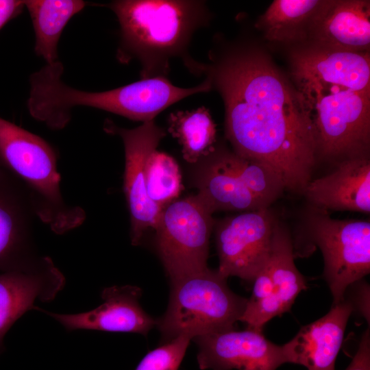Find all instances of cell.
<instances>
[{
	"label": "cell",
	"instance_id": "obj_1",
	"mask_svg": "<svg viewBox=\"0 0 370 370\" xmlns=\"http://www.w3.org/2000/svg\"><path fill=\"white\" fill-rule=\"evenodd\" d=\"M193 74L220 93L225 131L236 155L262 162L282 177L285 189L304 195L312 180L317 143L299 92L261 53L236 47L212 49Z\"/></svg>",
	"mask_w": 370,
	"mask_h": 370
},
{
	"label": "cell",
	"instance_id": "obj_2",
	"mask_svg": "<svg viewBox=\"0 0 370 370\" xmlns=\"http://www.w3.org/2000/svg\"><path fill=\"white\" fill-rule=\"evenodd\" d=\"M105 6L120 26L116 59L139 63L141 79L167 77L176 58L189 71L195 61L188 51L192 38L212 18L204 1L116 0Z\"/></svg>",
	"mask_w": 370,
	"mask_h": 370
},
{
	"label": "cell",
	"instance_id": "obj_3",
	"mask_svg": "<svg viewBox=\"0 0 370 370\" xmlns=\"http://www.w3.org/2000/svg\"><path fill=\"white\" fill-rule=\"evenodd\" d=\"M63 71L58 60L47 64L29 78V112L53 130H62L69 123L74 107L94 108L145 123L154 121L160 112L184 98L211 90L205 79L195 86L182 88L167 77H156L108 90L90 92L66 84L61 79Z\"/></svg>",
	"mask_w": 370,
	"mask_h": 370
},
{
	"label": "cell",
	"instance_id": "obj_4",
	"mask_svg": "<svg viewBox=\"0 0 370 370\" xmlns=\"http://www.w3.org/2000/svg\"><path fill=\"white\" fill-rule=\"evenodd\" d=\"M58 158L45 139L0 117V169L17 182L34 216L62 235L82 225L86 214L64 199Z\"/></svg>",
	"mask_w": 370,
	"mask_h": 370
},
{
	"label": "cell",
	"instance_id": "obj_5",
	"mask_svg": "<svg viewBox=\"0 0 370 370\" xmlns=\"http://www.w3.org/2000/svg\"><path fill=\"white\" fill-rule=\"evenodd\" d=\"M314 125L317 155L337 164L367 157L370 90L312 77H293Z\"/></svg>",
	"mask_w": 370,
	"mask_h": 370
},
{
	"label": "cell",
	"instance_id": "obj_6",
	"mask_svg": "<svg viewBox=\"0 0 370 370\" xmlns=\"http://www.w3.org/2000/svg\"><path fill=\"white\" fill-rule=\"evenodd\" d=\"M227 279L218 270L207 267L171 280L168 308L156 324L164 341L233 329L247 299L233 293Z\"/></svg>",
	"mask_w": 370,
	"mask_h": 370
},
{
	"label": "cell",
	"instance_id": "obj_7",
	"mask_svg": "<svg viewBox=\"0 0 370 370\" xmlns=\"http://www.w3.org/2000/svg\"><path fill=\"white\" fill-rule=\"evenodd\" d=\"M305 223L312 241L321 249L323 276L333 305L345 299L348 287L370 271V222L332 218L328 212L310 206Z\"/></svg>",
	"mask_w": 370,
	"mask_h": 370
},
{
	"label": "cell",
	"instance_id": "obj_8",
	"mask_svg": "<svg viewBox=\"0 0 370 370\" xmlns=\"http://www.w3.org/2000/svg\"><path fill=\"white\" fill-rule=\"evenodd\" d=\"M212 214L197 194L163 208L155 230L156 247L171 281L208 267Z\"/></svg>",
	"mask_w": 370,
	"mask_h": 370
},
{
	"label": "cell",
	"instance_id": "obj_9",
	"mask_svg": "<svg viewBox=\"0 0 370 370\" xmlns=\"http://www.w3.org/2000/svg\"><path fill=\"white\" fill-rule=\"evenodd\" d=\"M275 219L267 208L215 221L218 271L253 282L269 262Z\"/></svg>",
	"mask_w": 370,
	"mask_h": 370
},
{
	"label": "cell",
	"instance_id": "obj_10",
	"mask_svg": "<svg viewBox=\"0 0 370 370\" xmlns=\"http://www.w3.org/2000/svg\"><path fill=\"white\" fill-rule=\"evenodd\" d=\"M103 130L108 134L119 136L123 143V191L130 212L131 243L136 246L140 244L147 230L156 229L163 210L147 195L145 167L149 156L157 149L166 132L154 121L127 129L106 120Z\"/></svg>",
	"mask_w": 370,
	"mask_h": 370
},
{
	"label": "cell",
	"instance_id": "obj_11",
	"mask_svg": "<svg viewBox=\"0 0 370 370\" xmlns=\"http://www.w3.org/2000/svg\"><path fill=\"white\" fill-rule=\"evenodd\" d=\"M201 369L276 370L290 362L284 345L269 341L262 331L234 329L193 338Z\"/></svg>",
	"mask_w": 370,
	"mask_h": 370
},
{
	"label": "cell",
	"instance_id": "obj_12",
	"mask_svg": "<svg viewBox=\"0 0 370 370\" xmlns=\"http://www.w3.org/2000/svg\"><path fill=\"white\" fill-rule=\"evenodd\" d=\"M65 278L48 256H37L25 265L0 271V356L4 337L37 301H51L63 289Z\"/></svg>",
	"mask_w": 370,
	"mask_h": 370
},
{
	"label": "cell",
	"instance_id": "obj_13",
	"mask_svg": "<svg viewBox=\"0 0 370 370\" xmlns=\"http://www.w3.org/2000/svg\"><path fill=\"white\" fill-rule=\"evenodd\" d=\"M142 290L135 286H113L101 293L102 304L90 311L77 314L42 312L60 323L66 330H99L112 332H130L147 335L156 324L139 304Z\"/></svg>",
	"mask_w": 370,
	"mask_h": 370
},
{
	"label": "cell",
	"instance_id": "obj_14",
	"mask_svg": "<svg viewBox=\"0 0 370 370\" xmlns=\"http://www.w3.org/2000/svg\"><path fill=\"white\" fill-rule=\"evenodd\" d=\"M273 290L264 301L245 308L240 319L247 328L262 331L272 318L288 311L301 291L306 289L304 278L294 262L291 235L285 225L276 218L269 261Z\"/></svg>",
	"mask_w": 370,
	"mask_h": 370
},
{
	"label": "cell",
	"instance_id": "obj_15",
	"mask_svg": "<svg viewBox=\"0 0 370 370\" xmlns=\"http://www.w3.org/2000/svg\"><path fill=\"white\" fill-rule=\"evenodd\" d=\"M332 173L312 180L304 195L310 206L325 210L370 212V161L345 160Z\"/></svg>",
	"mask_w": 370,
	"mask_h": 370
},
{
	"label": "cell",
	"instance_id": "obj_16",
	"mask_svg": "<svg viewBox=\"0 0 370 370\" xmlns=\"http://www.w3.org/2000/svg\"><path fill=\"white\" fill-rule=\"evenodd\" d=\"M354 310L352 302L345 299L334 304L323 317L301 327L284 345L290 362L301 365L308 370H335L345 328Z\"/></svg>",
	"mask_w": 370,
	"mask_h": 370
},
{
	"label": "cell",
	"instance_id": "obj_17",
	"mask_svg": "<svg viewBox=\"0 0 370 370\" xmlns=\"http://www.w3.org/2000/svg\"><path fill=\"white\" fill-rule=\"evenodd\" d=\"M33 217L17 182L0 169V271L21 267L38 256L33 244Z\"/></svg>",
	"mask_w": 370,
	"mask_h": 370
},
{
	"label": "cell",
	"instance_id": "obj_18",
	"mask_svg": "<svg viewBox=\"0 0 370 370\" xmlns=\"http://www.w3.org/2000/svg\"><path fill=\"white\" fill-rule=\"evenodd\" d=\"M318 46L369 52L370 3L363 0L325 1L310 27Z\"/></svg>",
	"mask_w": 370,
	"mask_h": 370
},
{
	"label": "cell",
	"instance_id": "obj_19",
	"mask_svg": "<svg viewBox=\"0 0 370 370\" xmlns=\"http://www.w3.org/2000/svg\"><path fill=\"white\" fill-rule=\"evenodd\" d=\"M292 75L370 90L369 53L318 45L301 49L292 56Z\"/></svg>",
	"mask_w": 370,
	"mask_h": 370
},
{
	"label": "cell",
	"instance_id": "obj_20",
	"mask_svg": "<svg viewBox=\"0 0 370 370\" xmlns=\"http://www.w3.org/2000/svg\"><path fill=\"white\" fill-rule=\"evenodd\" d=\"M195 180L197 195L214 213L217 211L248 212L269 208L251 192L228 167L221 150L214 151L200 161Z\"/></svg>",
	"mask_w": 370,
	"mask_h": 370
},
{
	"label": "cell",
	"instance_id": "obj_21",
	"mask_svg": "<svg viewBox=\"0 0 370 370\" xmlns=\"http://www.w3.org/2000/svg\"><path fill=\"white\" fill-rule=\"evenodd\" d=\"M86 5L81 0L24 1L35 33V53L47 64L58 60V46L61 34L69 20Z\"/></svg>",
	"mask_w": 370,
	"mask_h": 370
},
{
	"label": "cell",
	"instance_id": "obj_22",
	"mask_svg": "<svg viewBox=\"0 0 370 370\" xmlns=\"http://www.w3.org/2000/svg\"><path fill=\"white\" fill-rule=\"evenodd\" d=\"M321 0H275L256 23L267 39L290 42L309 33L314 16L324 4Z\"/></svg>",
	"mask_w": 370,
	"mask_h": 370
},
{
	"label": "cell",
	"instance_id": "obj_23",
	"mask_svg": "<svg viewBox=\"0 0 370 370\" xmlns=\"http://www.w3.org/2000/svg\"><path fill=\"white\" fill-rule=\"evenodd\" d=\"M168 131L182 146L183 158L189 163H198L215 148L216 125L204 106L171 113Z\"/></svg>",
	"mask_w": 370,
	"mask_h": 370
},
{
	"label": "cell",
	"instance_id": "obj_24",
	"mask_svg": "<svg viewBox=\"0 0 370 370\" xmlns=\"http://www.w3.org/2000/svg\"><path fill=\"white\" fill-rule=\"evenodd\" d=\"M221 153L226 164L243 184L269 206L286 190L282 177L269 165L241 157L234 152L221 150Z\"/></svg>",
	"mask_w": 370,
	"mask_h": 370
},
{
	"label": "cell",
	"instance_id": "obj_25",
	"mask_svg": "<svg viewBox=\"0 0 370 370\" xmlns=\"http://www.w3.org/2000/svg\"><path fill=\"white\" fill-rule=\"evenodd\" d=\"M148 197L164 208L176 200L182 190V177L176 160L165 152L154 150L145 167Z\"/></svg>",
	"mask_w": 370,
	"mask_h": 370
},
{
	"label": "cell",
	"instance_id": "obj_26",
	"mask_svg": "<svg viewBox=\"0 0 370 370\" xmlns=\"http://www.w3.org/2000/svg\"><path fill=\"white\" fill-rule=\"evenodd\" d=\"M191 340L181 335L165 342L147 353L135 370H178Z\"/></svg>",
	"mask_w": 370,
	"mask_h": 370
},
{
	"label": "cell",
	"instance_id": "obj_27",
	"mask_svg": "<svg viewBox=\"0 0 370 370\" xmlns=\"http://www.w3.org/2000/svg\"><path fill=\"white\" fill-rule=\"evenodd\" d=\"M345 370H370L369 329L364 332L356 353Z\"/></svg>",
	"mask_w": 370,
	"mask_h": 370
},
{
	"label": "cell",
	"instance_id": "obj_28",
	"mask_svg": "<svg viewBox=\"0 0 370 370\" xmlns=\"http://www.w3.org/2000/svg\"><path fill=\"white\" fill-rule=\"evenodd\" d=\"M24 1L0 0V30L11 19L23 10Z\"/></svg>",
	"mask_w": 370,
	"mask_h": 370
}]
</instances>
